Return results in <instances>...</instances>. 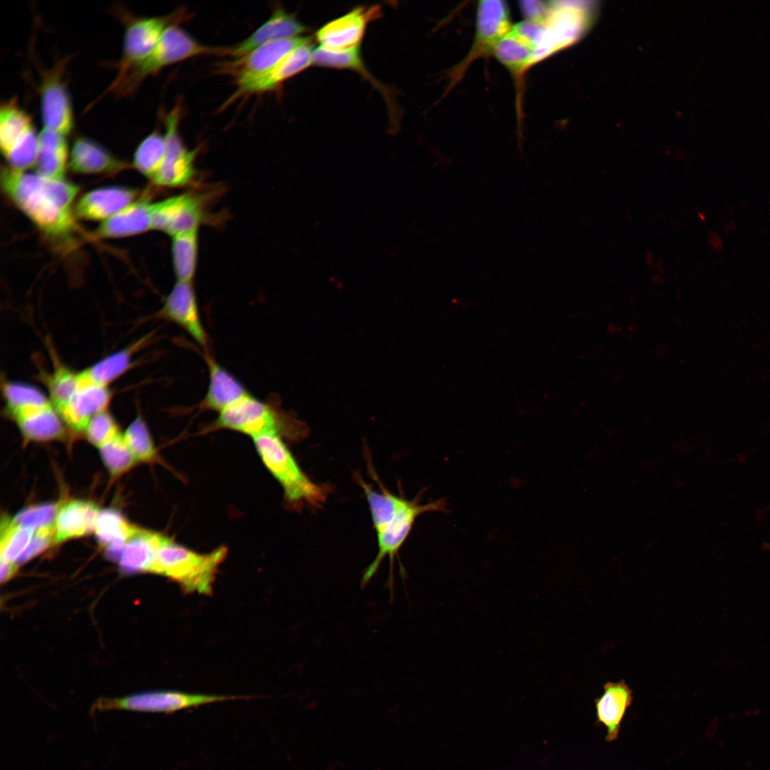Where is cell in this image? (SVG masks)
<instances>
[{
	"mask_svg": "<svg viewBox=\"0 0 770 770\" xmlns=\"http://www.w3.org/2000/svg\"><path fill=\"white\" fill-rule=\"evenodd\" d=\"M307 38L299 36L265 43L224 63L220 70L232 75L237 86V91L241 90L269 73Z\"/></svg>",
	"mask_w": 770,
	"mask_h": 770,
	"instance_id": "12",
	"label": "cell"
},
{
	"mask_svg": "<svg viewBox=\"0 0 770 770\" xmlns=\"http://www.w3.org/2000/svg\"><path fill=\"white\" fill-rule=\"evenodd\" d=\"M152 205L147 198L134 201L120 212L103 221L95 235L114 238L140 234L151 229Z\"/></svg>",
	"mask_w": 770,
	"mask_h": 770,
	"instance_id": "26",
	"label": "cell"
},
{
	"mask_svg": "<svg viewBox=\"0 0 770 770\" xmlns=\"http://www.w3.org/2000/svg\"><path fill=\"white\" fill-rule=\"evenodd\" d=\"M767 548H770V544H769V545H768V547H767Z\"/></svg>",
	"mask_w": 770,
	"mask_h": 770,
	"instance_id": "44",
	"label": "cell"
},
{
	"mask_svg": "<svg viewBox=\"0 0 770 770\" xmlns=\"http://www.w3.org/2000/svg\"><path fill=\"white\" fill-rule=\"evenodd\" d=\"M89 501L73 500L59 508L54 521V543L80 538L94 531L99 513Z\"/></svg>",
	"mask_w": 770,
	"mask_h": 770,
	"instance_id": "23",
	"label": "cell"
},
{
	"mask_svg": "<svg viewBox=\"0 0 770 770\" xmlns=\"http://www.w3.org/2000/svg\"><path fill=\"white\" fill-rule=\"evenodd\" d=\"M119 433L117 423L107 410L94 416L83 433L91 443L99 448Z\"/></svg>",
	"mask_w": 770,
	"mask_h": 770,
	"instance_id": "41",
	"label": "cell"
},
{
	"mask_svg": "<svg viewBox=\"0 0 770 770\" xmlns=\"http://www.w3.org/2000/svg\"><path fill=\"white\" fill-rule=\"evenodd\" d=\"M123 437L138 462H152L156 459L157 452L151 435L140 416L131 422Z\"/></svg>",
	"mask_w": 770,
	"mask_h": 770,
	"instance_id": "38",
	"label": "cell"
},
{
	"mask_svg": "<svg viewBox=\"0 0 770 770\" xmlns=\"http://www.w3.org/2000/svg\"><path fill=\"white\" fill-rule=\"evenodd\" d=\"M118 16L125 24L122 55L115 63L117 74L145 59L154 50L166 29L188 17L183 9L164 16L135 17L125 11Z\"/></svg>",
	"mask_w": 770,
	"mask_h": 770,
	"instance_id": "9",
	"label": "cell"
},
{
	"mask_svg": "<svg viewBox=\"0 0 770 770\" xmlns=\"http://www.w3.org/2000/svg\"><path fill=\"white\" fill-rule=\"evenodd\" d=\"M1 583L9 580L17 570V563L4 560H1Z\"/></svg>",
	"mask_w": 770,
	"mask_h": 770,
	"instance_id": "43",
	"label": "cell"
},
{
	"mask_svg": "<svg viewBox=\"0 0 770 770\" xmlns=\"http://www.w3.org/2000/svg\"><path fill=\"white\" fill-rule=\"evenodd\" d=\"M2 394L7 415L24 439L45 442L61 438L65 424L48 396L29 384L5 381Z\"/></svg>",
	"mask_w": 770,
	"mask_h": 770,
	"instance_id": "3",
	"label": "cell"
},
{
	"mask_svg": "<svg viewBox=\"0 0 770 770\" xmlns=\"http://www.w3.org/2000/svg\"><path fill=\"white\" fill-rule=\"evenodd\" d=\"M78 374L57 361L53 371L44 376L48 398L58 414L71 401L78 386Z\"/></svg>",
	"mask_w": 770,
	"mask_h": 770,
	"instance_id": "34",
	"label": "cell"
},
{
	"mask_svg": "<svg viewBox=\"0 0 770 770\" xmlns=\"http://www.w3.org/2000/svg\"><path fill=\"white\" fill-rule=\"evenodd\" d=\"M252 440L264 465L282 486L284 499L290 506L309 505L319 508L323 505L327 490L312 482L301 470L280 435L263 433Z\"/></svg>",
	"mask_w": 770,
	"mask_h": 770,
	"instance_id": "5",
	"label": "cell"
},
{
	"mask_svg": "<svg viewBox=\"0 0 770 770\" xmlns=\"http://www.w3.org/2000/svg\"><path fill=\"white\" fill-rule=\"evenodd\" d=\"M1 183L7 196L45 234L64 238L74 231L71 205L78 192L75 184L9 167L2 169Z\"/></svg>",
	"mask_w": 770,
	"mask_h": 770,
	"instance_id": "1",
	"label": "cell"
},
{
	"mask_svg": "<svg viewBox=\"0 0 770 770\" xmlns=\"http://www.w3.org/2000/svg\"><path fill=\"white\" fill-rule=\"evenodd\" d=\"M66 61L58 63L42 73L40 106L43 128L63 135L73 128V113L66 86L63 80Z\"/></svg>",
	"mask_w": 770,
	"mask_h": 770,
	"instance_id": "13",
	"label": "cell"
},
{
	"mask_svg": "<svg viewBox=\"0 0 770 770\" xmlns=\"http://www.w3.org/2000/svg\"><path fill=\"white\" fill-rule=\"evenodd\" d=\"M135 348L136 346L134 345L111 354L86 368V371L96 382L109 386L129 369Z\"/></svg>",
	"mask_w": 770,
	"mask_h": 770,
	"instance_id": "36",
	"label": "cell"
},
{
	"mask_svg": "<svg viewBox=\"0 0 770 770\" xmlns=\"http://www.w3.org/2000/svg\"><path fill=\"white\" fill-rule=\"evenodd\" d=\"M135 190L108 187L93 190L81 197L75 207V215L90 220H106L133 203Z\"/></svg>",
	"mask_w": 770,
	"mask_h": 770,
	"instance_id": "19",
	"label": "cell"
},
{
	"mask_svg": "<svg viewBox=\"0 0 770 770\" xmlns=\"http://www.w3.org/2000/svg\"><path fill=\"white\" fill-rule=\"evenodd\" d=\"M68 159L66 136L43 128L38 134L36 173L52 180H64Z\"/></svg>",
	"mask_w": 770,
	"mask_h": 770,
	"instance_id": "28",
	"label": "cell"
},
{
	"mask_svg": "<svg viewBox=\"0 0 770 770\" xmlns=\"http://www.w3.org/2000/svg\"><path fill=\"white\" fill-rule=\"evenodd\" d=\"M313 63L319 66L360 70L363 64L359 47L344 51H334L319 46L313 51Z\"/></svg>",
	"mask_w": 770,
	"mask_h": 770,
	"instance_id": "39",
	"label": "cell"
},
{
	"mask_svg": "<svg viewBox=\"0 0 770 770\" xmlns=\"http://www.w3.org/2000/svg\"><path fill=\"white\" fill-rule=\"evenodd\" d=\"M379 12L377 7H358L326 24L316 34L319 46L334 51L359 47L367 23Z\"/></svg>",
	"mask_w": 770,
	"mask_h": 770,
	"instance_id": "17",
	"label": "cell"
},
{
	"mask_svg": "<svg viewBox=\"0 0 770 770\" xmlns=\"http://www.w3.org/2000/svg\"><path fill=\"white\" fill-rule=\"evenodd\" d=\"M209 371V384L200 408L221 412L250 393L245 386L228 371L205 353Z\"/></svg>",
	"mask_w": 770,
	"mask_h": 770,
	"instance_id": "21",
	"label": "cell"
},
{
	"mask_svg": "<svg viewBox=\"0 0 770 770\" xmlns=\"http://www.w3.org/2000/svg\"><path fill=\"white\" fill-rule=\"evenodd\" d=\"M227 48L202 44L178 24H173L164 31L152 53L143 61L117 74L99 98L110 93L120 97L130 95L146 78L168 66L199 56H225Z\"/></svg>",
	"mask_w": 770,
	"mask_h": 770,
	"instance_id": "2",
	"label": "cell"
},
{
	"mask_svg": "<svg viewBox=\"0 0 770 770\" xmlns=\"http://www.w3.org/2000/svg\"><path fill=\"white\" fill-rule=\"evenodd\" d=\"M168 536L138 528L127 541L119 557L125 573L150 572L156 554Z\"/></svg>",
	"mask_w": 770,
	"mask_h": 770,
	"instance_id": "27",
	"label": "cell"
},
{
	"mask_svg": "<svg viewBox=\"0 0 770 770\" xmlns=\"http://www.w3.org/2000/svg\"><path fill=\"white\" fill-rule=\"evenodd\" d=\"M181 109L175 107L165 118L167 148L163 163L152 180L165 187H180L188 184L195 174L197 149L190 150L183 143L179 132Z\"/></svg>",
	"mask_w": 770,
	"mask_h": 770,
	"instance_id": "11",
	"label": "cell"
},
{
	"mask_svg": "<svg viewBox=\"0 0 770 770\" xmlns=\"http://www.w3.org/2000/svg\"><path fill=\"white\" fill-rule=\"evenodd\" d=\"M289 423L272 405L249 394L220 412L212 428L231 430L252 438L267 433L292 437L296 432Z\"/></svg>",
	"mask_w": 770,
	"mask_h": 770,
	"instance_id": "6",
	"label": "cell"
},
{
	"mask_svg": "<svg viewBox=\"0 0 770 770\" xmlns=\"http://www.w3.org/2000/svg\"><path fill=\"white\" fill-rule=\"evenodd\" d=\"M60 505L57 503H42L24 508L18 513L13 520L17 525L36 530L53 525Z\"/></svg>",
	"mask_w": 770,
	"mask_h": 770,
	"instance_id": "40",
	"label": "cell"
},
{
	"mask_svg": "<svg viewBox=\"0 0 770 770\" xmlns=\"http://www.w3.org/2000/svg\"><path fill=\"white\" fill-rule=\"evenodd\" d=\"M99 450L104 465L113 476L125 473L138 462L121 433L101 446Z\"/></svg>",
	"mask_w": 770,
	"mask_h": 770,
	"instance_id": "37",
	"label": "cell"
},
{
	"mask_svg": "<svg viewBox=\"0 0 770 770\" xmlns=\"http://www.w3.org/2000/svg\"><path fill=\"white\" fill-rule=\"evenodd\" d=\"M166 148L165 135L158 130L151 132L138 145L133 155L134 166L153 180L163 163Z\"/></svg>",
	"mask_w": 770,
	"mask_h": 770,
	"instance_id": "33",
	"label": "cell"
},
{
	"mask_svg": "<svg viewBox=\"0 0 770 770\" xmlns=\"http://www.w3.org/2000/svg\"><path fill=\"white\" fill-rule=\"evenodd\" d=\"M34 530L17 525L5 515L1 522V560L16 563L28 547Z\"/></svg>",
	"mask_w": 770,
	"mask_h": 770,
	"instance_id": "35",
	"label": "cell"
},
{
	"mask_svg": "<svg viewBox=\"0 0 770 770\" xmlns=\"http://www.w3.org/2000/svg\"><path fill=\"white\" fill-rule=\"evenodd\" d=\"M203 217L201 198L184 193L153 203L151 229L173 237L198 229Z\"/></svg>",
	"mask_w": 770,
	"mask_h": 770,
	"instance_id": "14",
	"label": "cell"
},
{
	"mask_svg": "<svg viewBox=\"0 0 770 770\" xmlns=\"http://www.w3.org/2000/svg\"><path fill=\"white\" fill-rule=\"evenodd\" d=\"M307 28L290 13L277 7L262 25L245 39L228 47L225 56L237 58L265 43L295 37L305 33Z\"/></svg>",
	"mask_w": 770,
	"mask_h": 770,
	"instance_id": "18",
	"label": "cell"
},
{
	"mask_svg": "<svg viewBox=\"0 0 770 770\" xmlns=\"http://www.w3.org/2000/svg\"><path fill=\"white\" fill-rule=\"evenodd\" d=\"M632 702V691L624 680L604 684L602 694L595 699V709L597 722L606 728L607 741L617 739L622 722Z\"/></svg>",
	"mask_w": 770,
	"mask_h": 770,
	"instance_id": "22",
	"label": "cell"
},
{
	"mask_svg": "<svg viewBox=\"0 0 770 770\" xmlns=\"http://www.w3.org/2000/svg\"><path fill=\"white\" fill-rule=\"evenodd\" d=\"M227 553V549L222 546L207 553H199L167 537L156 554L150 573L171 579L186 592L210 594L217 569Z\"/></svg>",
	"mask_w": 770,
	"mask_h": 770,
	"instance_id": "4",
	"label": "cell"
},
{
	"mask_svg": "<svg viewBox=\"0 0 770 770\" xmlns=\"http://www.w3.org/2000/svg\"><path fill=\"white\" fill-rule=\"evenodd\" d=\"M54 543L53 525L46 526L36 530L28 547L18 559L16 563H24L43 552Z\"/></svg>",
	"mask_w": 770,
	"mask_h": 770,
	"instance_id": "42",
	"label": "cell"
},
{
	"mask_svg": "<svg viewBox=\"0 0 770 770\" xmlns=\"http://www.w3.org/2000/svg\"><path fill=\"white\" fill-rule=\"evenodd\" d=\"M138 527L131 525L119 512L113 509L100 510L94 532L98 541L110 559H119L127 541Z\"/></svg>",
	"mask_w": 770,
	"mask_h": 770,
	"instance_id": "29",
	"label": "cell"
},
{
	"mask_svg": "<svg viewBox=\"0 0 770 770\" xmlns=\"http://www.w3.org/2000/svg\"><path fill=\"white\" fill-rule=\"evenodd\" d=\"M314 48L309 38L292 50L272 70L245 88L236 91L232 98L274 90L283 82L313 63Z\"/></svg>",
	"mask_w": 770,
	"mask_h": 770,
	"instance_id": "20",
	"label": "cell"
},
{
	"mask_svg": "<svg viewBox=\"0 0 770 770\" xmlns=\"http://www.w3.org/2000/svg\"><path fill=\"white\" fill-rule=\"evenodd\" d=\"M34 127L30 115L15 98L1 103L0 107V148L2 155L29 129Z\"/></svg>",
	"mask_w": 770,
	"mask_h": 770,
	"instance_id": "30",
	"label": "cell"
},
{
	"mask_svg": "<svg viewBox=\"0 0 770 770\" xmlns=\"http://www.w3.org/2000/svg\"><path fill=\"white\" fill-rule=\"evenodd\" d=\"M197 229L173 237L172 259L177 282H192L197 256Z\"/></svg>",
	"mask_w": 770,
	"mask_h": 770,
	"instance_id": "32",
	"label": "cell"
},
{
	"mask_svg": "<svg viewBox=\"0 0 770 770\" xmlns=\"http://www.w3.org/2000/svg\"><path fill=\"white\" fill-rule=\"evenodd\" d=\"M238 697L192 694L179 691H155L118 699H102L97 709H119L139 712L170 713L203 704L239 699Z\"/></svg>",
	"mask_w": 770,
	"mask_h": 770,
	"instance_id": "10",
	"label": "cell"
},
{
	"mask_svg": "<svg viewBox=\"0 0 770 770\" xmlns=\"http://www.w3.org/2000/svg\"><path fill=\"white\" fill-rule=\"evenodd\" d=\"M111 399L109 386L96 382L84 369L78 371L74 396L58 414L67 427L83 433L94 416L108 410Z\"/></svg>",
	"mask_w": 770,
	"mask_h": 770,
	"instance_id": "15",
	"label": "cell"
},
{
	"mask_svg": "<svg viewBox=\"0 0 770 770\" xmlns=\"http://www.w3.org/2000/svg\"><path fill=\"white\" fill-rule=\"evenodd\" d=\"M158 315L182 327L203 348L207 335L202 323L192 282H177L168 294Z\"/></svg>",
	"mask_w": 770,
	"mask_h": 770,
	"instance_id": "16",
	"label": "cell"
},
{
	"mask_svg": "<svg viewBox=\"0 0 770 770\" xmlns=\"http://www.w3.org/2000/svg\"><path fill=\"white\" fill-rule=\"evenodd\" d=\"M493 56L514 76L519 79L535 64L536 48L518 24L496 46Z\"/></svg>",
	"mask_w": 770,
	"mask_h": 770,
	"instance_id": "24",
	"label": "cell"
},
{
	"mask_svg": "<svg viewBox=\"0 0 770 770\" xmlns=\"http://www.w3.org/2000/svg\"><path fill=\"white\" fill-rule=\"evenodd\" d=\"M369 507L376 533L382 531L407 501L406 499L383 489L376 491L361 478H358Z\"/></svg>",
	"mask_w": 770,
	"mask_h": 770,
	"instance_id": "31",
	"label": "cell"
},
{
	"mask_svg": "<svg viewBox=\"0 0 770 770\" xmlns=\"http://www.w3.org/2000/svg\"><path fill=\"white\" fill-rule=\"evenodd\" d=\"M68 165L72 171L85 174L115 173L128 166L98 143L80 136L73 143Z\"/></svg>",
	"mask_w": 770,
	"mask_h": 770,
	"instance_id": "25",
	"label": "cell"
},
{
	"mask_svg": "<svg viewBox=\"0 0 770 770\" xmlns=\"http://www.w3.org/2000/svg\"><path fill=\"white\" fill-rule=\"evenodd\" d=\"M444 498L428 504H419L417 500H408L398 511L386 528L377 533L378 552L370 565L365 569L361 580V587L366 586L377 573L386 556L389 559V573L387 588L391 595L394 591V563L396 555L409 535L414 521L420 515L431 511H446Z\"/></svg>",
	"mask_w": 770,
	"mask_h": 770,
	"instance_id": "7",
	"label": "cell"
},
{
	"mask_svg": "<svg viewBox=\"0 0 770 770\" xmlns=\"http://www.w3.org/2000/svg\"><path fill=\"white\" fill-rule=\"evenodd\" d=\"M510 23V11L505 1L483 0L478 2L473 44L464 58L451 71V86L461 80L476 60L493 56L497 43L512 27Z\"/></svg>",
	"mask_w": 770,
	"mask_h": 770,
	"instance_id": "8",
	"label": "cell"
}]
</instances>
